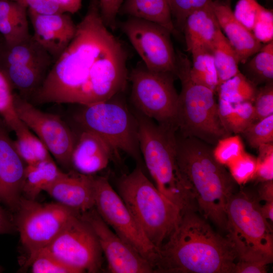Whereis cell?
I'll return each mask as SVG.
<instances>
[{
    "mask_svg": "<svg viewBox=\"0 0 273 273\" xmlns=\"http://www.w3.org/2000/svg\"><path fill=\"white\" fill-rule=\"evenodd\" d=\"M126 61L124 47L102 19L98 0H91L73 39L30 102L86 105L108 100L125 87Z\"/></svg>",
    "mask_w": 273,
    "mask_h": 273,
    "instance_id": "cell-1",
    "label": "cell"
},
{
    "mask_svg": "<svg viewBox=\"0 0 273 273\" xmlns=\"http://www.w3.org/2000/svg\"><path fill=\"white\" fill-rule=\"evenodd\" d=\"M238 260L226 236L214 232L195 211H188L159 249L154 272L234 273Z\"/></svg>",
    "mask_w": 273,
    "mask_h": 273,
    "instance_id": "cell-2",
    "label": "cell"
},
{
    "mask_svg": "<svg viewBox=\"0 0 273 273\" xmlns=\"http://www.w3.org/2000/svg\"><path fill=\"white\" fill-rule=\"evenodd\" d=\"M176 160L179 170L192 192L197 210L224 231L226 207L235 193V181L214 158L208 144L176 133Z\"/></svg>",
    "mask_w": 273,
    "mask_h": 273,
    "instance_id": "cell-3",
    "label": "cell"
},
{
    "mask_svg": "<svg viewBox=\"0 0 273 273\" xmlns=\"http://www.w3.org/2000/svg\"><path fill=\"white\" fill-rule=\"evenodd\" d=\"M139 147L146 167L157 189L183 214L197 210L191 189L178 166L176 128L160 124L135 111Z\"/></svg>",
    "mask_w": 273,
    "mask_h": 273,
    "instance_id": "cell-4",
    "label": "cell"
},
{
    "mask_svg": "<svg viewBox=\"0 0 273 273\" xmlns=\"http://www.w3.org/2000/svg\"><path fill=\"white\" fill-rule=\"evenodd\" d=\"M118 194L145 234L159 249L177 226L183 213L138 166L117 184Z\"/></svg>",
    "mask_w": 273,
    "mask_h": 273,
    "instance_id": "cell-5",
    "label": "cell"
},
{
    "mask_svg": "<svg viewBox=\"0 0 273 273\" xmlns=\"http://www.w3.org/2000/svg\"><path fill=\"white\" fill-rule=\"evenodd\" d=\"M176 75L181 82L178 94L175 124L179 134L193 137L208 144L231 135L224 127L219 118L218 103L214 92L194 82L189 70L191 64L183 54H176Z\"/></svg>",
    "mask_w": 273,
    "mask_h": 273,
    "instance_id": "cell-6",
    "label": "cell"
},
{
    "mask_svg": "<svg viewBox=\"0 0 273 273\" xmlns=\"http://www.w3.org/2000/svg\"><path fill=\"white\" fill-rule=\"evenodd\" d=\"M257 196L233 193L226 207L225 236L234 245L238 259L272 261L273 235L263 216Z\"/></svg>",
    "mask_w": 273,
    "mask_h": 273,
    "instance_id": "cell-7",
    "label": "cell"
},
{
    "mask_svg": "<svg viewBox=\"0 0 273 273\" xmlns=\"http://www.w3.org/2000/svg\"><path fill=\"white\" fill-rule=\"evenodd\" d=\"M115 96L105 101L81 105L74 115V121L82 129L102 139L113 153L123 152L142 164L136 116Z\"/></svg>",
    "mask_w": 273,
    "mask_h": 273,
    "instance_id": "cell-8",
    "label": "cell"
},
{
    "mask_svg": "<svg viewBox=\"0 0 273 273\" xmlns=\"http://www.w3.org/2000/svg\"><path fill=\"white\" fill-rule=\"evenodd\" d=\"M53 63L52 57L32 35L14 46L0 42V70L13 89L29 101L41 86Z\"/></svg>",
    "mask_w": 273,
    "mask_h": 273,
    "instance_id": "cell-9",
    "label": "cell"
},
{
    "mask_svg": "<svg viewBox=\"0 0 273 273\" xmlns=\"http://www.w3.org/2000/svg\"><path fill=\"white\" fill-rule=\"evenodd\" d=\"M14 221L29 256L48 246L81 212L58 202L40 203L22 197Z\"/></svg>",
    "mask_w": 273,
    "mask_h": 273,
    "instance_id": "cell-10",
    "label": "cell"
},
{
    "mask_svg": "<svg viewBox=\"0 0 273 273\" xmlns=\"http://www.w3.org/2000/svg\"><path fill=\"white\" fill-rule=\"evenodd\" d=\"M173 74L151 71L145 66L131 72V99L136 111L157 123L174 127L178 94Z\"/></svg>",
    "mask_w": 273,
    "mask_h": 273,
    "instance_id": "cell-11",
    "label": "cell"
},
{
    "mask_svg": "<svg viewBox=\"0 0 273 273\" xmlns=\"http://www.w3.org/2000/svg\"><path fill=\"white\" fill-rule=\"evenodd\" d=\"M94 193L95 208L103 220L155 269L159 249L149 240L107 178L94 175Z\"/></svg>",
    "mask_w": 273,
    "mask_h": 273,
    "instance_id": "cell-12",
    "label": "cell"
},
{
    "mask_svg": "<svg viewBox=\"0 0 273 273\" xmlns=\"http://www.w3.org/2000/svg\"><path fill=\"white\" fill-rule=\"evenodd\" d=\"M41 250L76 273L98 272L102 268L103 253L98 240L81 213L70 221L56 238Z\"/></svg>",
    "mask_w": 273,
    "mask_h": 273,
    "instance_id": "cell-13",
    "label": "cell"
},
{
    "mask_svg": "<svg viewBox=\"0 0 273 273\" xmlns=\"http://www.w3.org/2000/svg\"><path fill=\"white\" fill-rule=\"evenodd\" d=\"M14 96L20 120L42 141L62 167L70 169L76 138L69 126L59 115L41 111L16 93Z\"/></svg>",
    "mask_w": 273,
    "mask_h": 273,
    "instance_id": "cell-14",
    "label": "cell"
},
{
    "mask_svg": "<svg viewBox=\"0 0 273 273\" xmlns=\"http://www.w3.org/2000/svg\"><path fill=\"white\" fill-rule=\"evenodd\" d=\"M121 27L147 69L176 75V54L168 30L156 23L131 17Z\"/></svg>",
    "mask_w": 273,
    "mask_h": 273,
    "instance_id": "cell-15",
    "label": "cell"
},
{
    "mask_svg": "<svg viewBox=\"0 0 273 273\" xmlns=\"http://www.w3.org/2000/svg\"><path fill=\"white\" fill-rule=\"evenodd\" d=\"M94 231L111 273L154 272L151 263L120 238L106 223L95 207L81 213Z\"/></svg>",
    "mask_w": 273,
    "mask_h": 273,
    "instance_id": "cell-16",
    "label": "cell"
},
{
    "mask_svg": "<svg viewBox=\"0 0 273 273\" xmlns=\"http://www.w3.org/2000/svg\"><path fill=\"white\" fill-rule=\"evenodd\" d=\"M34 40L52 57L54 62L64 52L76 30L70 14H39L27 10Z\"/></svg>",
    "mask_w": 273,
    "mask_h": 273,
    "instance_id": "cell-17",
    "label": "cell"
},
{
    "mask_svg": "<svg viewBox=\"0 0 273 273\" xmlns=\"http://www.w3.org/2000/svg\"><path fill=\"white\" fill-rule=\"evenodd\" d=\"M26 164L0 124V201L16 212L22 197Z\"/></svg>",
    "mask_w": 273,
    "mask_h": 273,
    "instance_id": "cell-18",
    "label": "cell"
},
{
    "mask_svg": "<svg viewBox=\"0 0 273 273\" xmlns=\"http://www.w3.org/2000/svg\"><path fill=\"white\" fill-rule=\"evenodd\" d=\"M44 192L57 202L81 213L95 207L94 175L65 172Z\"/></svg>",
    "mask_w": 273,
    "mask_h": 273,
    "instance_id": "cell-19",
    "label": "cell"
},
{
    "mask_svg": "<svg viewBox=\"0 0 273 273\" xmlns=\"http://www.w3.org/2000/svg\"><path fill=\"white\" fill-rule=\"evenodd\" d=\"M113 152L110 147L94 133L82 129L71 157V166L85 175H95L108 166Z\"/></svg>",
    "mask_w": 273,
    "mask_h": 273,
    "instance_id": "cell-20",
    "label": "cell"
},
{
    "mask_svg": "<svg viewBox=\"0 0 273 273\" xmlns=\"http://www.w3.org/2000/svg\"><path fill=\"white\" fill-rule=\"evenodd\" d=\"M212 7L219 26L237 53L240 63H245L259 51L261 42L236 18L229 5L212 1Z\"/></svg>",
    "mask_w": 273,
    "mask_h": 273,
    "instance_id": "cell-21",
    "label": "cell"
},
{
    "mask_svg": "<svg viewBox=\"0 0 273 273\" xmlns=\"http://www.w3.org/2000/svg\"><path fill=\"white\" fill-rule=\"evenodd\" d=\"M219 28L212 1L191 13L187 17L183 29L187 51L200 47L210 49Z\"/></svg>",
    "mask_w": 273,
    "mask_h": 273,
    "instance_id": "cell-22",
    "label": "cell"
},
{
    "mask_svg": "<svg viewBox=\"0 0 273 273\" xmlns=\"http://www.w3.org/2000/svg\"><path fill=\"white\" fill-rule=\"evenodd\" d=\"M27 9L9 0H0V35L5 44L14 46L31 37Z\"/></svg>",
    "mask_w": 273,
    "mask_h": 273,
    "instance_id": "cell-23",
    "label": "cell"
},
{
    "mask_svg": "<svg viewBox=\"0 0 273 273\" xmlns=\"http://www.w3.org/2000/svg\"><path fill=\"white\" fill-rule=\"evenodd\" d=\"M236 18L261 42L273 38V14L257 0H239L233 11Z\"/></svg>",
    "mask_w": 273,
    "mask_h": 273,
    "instance_id": "cell-24",
    "label": "cell"
},
{
    "mask_svg": "<svg viewBox=\"0 0 273 273\" xmlns=\"http://www.w3.org/2000/svg\"><path fill=\"white\" fill-rule=\"evenodd\" d=\"M129 17L156 23L171 33L174 27L169 0H124L119 10Z\"/></svg>",
    "mask_w": 273,
    "mask_h": 273,
    "instance_id": "cell-25",
    "label": "cell"
},
{
    "mask_svg": "<svg viewBox=\"0 0 273 273\" xmlns=\"http://www.w3.org/2000/svg\"><path fill=\"white\" fill-rule=\"evenodd\" d=\"M64 173L52 158L26 165L22 195L35 200L41 192L45 191Z\"/></svg>",
    "mask_w": 273,
    "mask_h": 273,
    "instance_id": "cell-26",
    "label": "cell"
},
{
    "mask_svg": "<svg viewBox=\"0 0 273 273\" xmlns=\"http://www.w3.org/2000/svg\"><path fill=\"white\" fill-rule=\"evenodd\" d=\"M210 50L217 73L218 87L240 72V61L237 53L220 28L216 32Z\"/></svg>",
    "mask_w": 273,
    "mask_h": 273,
    "instance_id": "cell-27",
    "label": "cell"
},
{
    "mask_svg": "<svg viewBox=\"0 0 273 273\" xmlns=\"http://www.w3.org/2000/svg\"><path fill=\"white\" fill-rule=\"evenodd\" d=\"M190 52L192 56V64L189 70L191 79L215 93L217 91L218 82L210 49L197 47Z\"/></svg>",
    "mask_w": 273,
    "mask_h": 273,
    "instance_id": "cell-28",
    "label": "cell"
},
{
    "mask_svg": "<svg viewBox=\"0 0 273 273\" xmlns=\"http://www.w3.org/2000/svg\"><path fill=\"white\" fill-rule=\"evenodd\" d=\"M15 148L26 165L52 158L42 141L24 124L15 131Z\"/></svg>",
    "mask_w": 273,
    "mask_h": 273,
    "instance_id": "cell-29",
    "label": "cell"
},
{
    "mask_svg": "<svg viewBox=\"0 0 273 273\" xmlns=\"http://www.w3.org/2000/svg\"><path fill=\"white\" fill-rule=\"evenodd\" d=\"M245 75L255 86L273 81V41L266 43L245 65Z\"/></svg>",
    "mask_w": 273,
    "mask_h": 273,
    "instance_id": "cell-30",
    "label": "cell"
},
{
    "mask_svg": "<svg viewBox=\"0 0 273 273\" xmlns=\"http://www.w3.org/2000/svg\"><path fill=\"white\" fill-rule=\"evenodd\" d=\"M257 89L256 86L239 72L220 84L217 91L219 99L236 104L244 102L253 103Z\"/></svg>",
    "mask_w": 273,
    "mask_h": 273,
    "instance_id": "cell-31",
    "label": "cell"
},
{
    "mask_svg": "<svg viewBox=\"0 0 273 273\" xmlns=\"http://www.w3.org/2000/svg\"><path fill=\"white\" fill-rule=\"evenodd\" d=\"M14 93L8 79L0 70V116L5 124L15 131L24 123L16 113Z\"/></svg>",
    "mask_w": 273,
    "mask_h": 273,
    "instance_id": "cell-32",
    "label": "cell"
},
{
    "mask_svg": "<svg viewBox=\"0 0 273 273\" xmlns=\"http://www.w3.org/2000/svg\"><path fill=\"white\" fill-rule=\"evenodd\" d=\"M25 266H30L32 273H76L73 269L43 250L29 256Z\"/></svg>",
    "mask_w": 273,
    "mask_h": 273,
    "instance_id": "cell-33",
    "label": "cell"
},
{
    "mask_svg": "<svg viewBox=\"0 0 273 273\" xmlns=\"http://www.w3.org/2000/svg\"><path fill=\"white\" fill-rule=\"evenodd\" d=\"M253 148L258 149L263 145L273 142V114L256 121L242 133Z\"/></svg>",
    "mask_w": 273,
    "mask_h": 273,
    "instance_id": "cell-34",
    "label": "cell"
},
{
    "mask_svg": "<svg viewBox=\"0 0 273 273\" xmlns=\"http://www.w3.org/2000/svg\"><path fill=\"white\" fill-rule=\"evenodd\" d=\"M244 152L242 140L238 135H230L219 140L213 150L214 158L223 166H228Z\"/></svg>",
    "mask_w": 273,
    "mask_h": 273,
    "instance_id": "cell-35",
    "label": "cell"
},
{
    "mask_svg": "<svg viewBox=\"0 0 273 273\" xmlns=\"http://www.w3.org/2000/svg\"><path fill=\"white\" fill-rule=\"evenodd\" d=\"M257 164V159L245 151L227 166L234 181L242 185L254 178Z\"/></svg>",
    "mask_w": 273,
    "mask_h": 273,
    "instance_id": "cell-36",
    "label": "cell"
},
{
    "mask_svg": "<svg viewBox=\"0 0 273 273\" xmlns=\"http://www.w3.org/2000/svg\"><path fill=\"white\" fill-rule=\"evenodd\" d=\"M212 0H169L175 28L183 31L187 17L194 11L209 4Z\"/></svg>",
    "mask_w": 273,
    "mask_h": 273,
    "instance_id": "cell-37",
    "label": "cell"
},
{
    "mask_svg": "<svg viewBox=\"0 0 273 273\" xmlns=\"http://www.w3.org/2000/svg\"><path fill=\"white\" fill-rule=\"evenodd\" d=\"M253 104L256 121L273 114V81L257 89Z\"/></svg>",
    "mask_w": 273,
    "mask_h": 273,
    "instance_id": "cell-38",
    "label": "cell"
},
{
    "mask_svg": "<svg viewBox=\"0 0 273 273\" xmlns=\"http://www.w3.org/2000/svg\"><path fill=\"white\" fill-rule=\"evenodd\" d=\"M234 105L232 133H241L250 124L256 121L254 107L251 102H244Z\"/></svg>",
    "mask_w": 273,
    "mask_h": 273,
    "instance_id": "cell-39",
    "label": "cell"
},
{
    "mask_svg": "<svg viewBox=\"0 0 273 273\" xmlns=\"http://www.w3.org/2000/svg\"><path fill=\"white\" fill-rule=\"evenodd\" d=\"M124 0H98L102 19L108 27L113 28L117 14Z\"/></svg>",
    "mask_w": 273,
    "mask_h": 273,
    "instance_id": "cell-40",
    "label": "cell"
},
{
    "mask_svg": "<svg viewBox=\"0 0 273 273\" xmlns=\"http://www.w3.org/2000/svg\"><path fill=\"white\" fill-rule=\"evenodd\" d=\"M25 7L27 10L42 14L64 13L53 0H9Z\"/></svg>",
    "mask_w": 273,
    "mask_h": 273,
    "instance_id": "cell-41",
    "label": "cell"
},
{
    "mask_svg": "<svg viewBox=\"0 0 273 273\" xmlns=\"http://www.w3.org/2000/svg\"><path fill=\"white\" fill-rule=\"evenodd\" d=\"M254 178L263 182L273 179V154L258 157Z\"/></svg>",
    "mask_w": 273,
    "mask_h": 273,
    "instance_id": "cell-42",
    "label": "cell"
},
{
    "mask_svg": "<svg viewBox=\"0 0 273 273\" xmlns=\"http://www.w3.org/2000/svg\"><path fill=\"white\" fill-rule=\"evenodd\" d=\"M268 264L265 261L238 259L234 273H265Z\"/></svg>",
    "mask_w": 273,
    "mask_h": 273,
    "instance_id": "cell-43",
    "label": "cell"
},
{
    "mask_svg": "<svg viewBox=\"0 0 273 273\" xmlns=\"http://www.w3.org/2000/svg\"><path fill=\"white\" fill-rule=\"evenodd\" d=\"M218 108L219 118L223 126L231 134L233 127L234 105L219 99Z\"/></svg>",
    "mask_w": 273,
    "mask_h": 273,
    "instance_id": "cell-44",
    "label": "cell"
},
{
    "mask_svg": "<svg viewBox=\"0 0 273 273\" xmlns=\"http://www.w3.org/2000/svg\"><path fill=\"white\" fill-rule=\"evenodd\" d=\"M0 201V235L11 234L17 230L14 221L2 206Z\"/></svg>",
    "mask_w": 273,
    "mask_h": 273,
    "instance_id": "cell-45",
    "label": "cell"
},
{
    "mask_svg": "<svg viewBox=\"0 0 273 273\" xmlns=\"http://www.w3.org/2000/svg\"><path fill=\"white\" fill-rule=\"evenodd\" d=\"M259 200L265 202L273 201V181L272 180L261 182L258 190Z\"/></svg>",
    "mask_w": 273,
    "mask_h": 273,
    "instance_id": "cell-46",
    "label": "cell"
},
{
    "mask_svg": "<svg viewBox=\"0 0 273 273\" xmlns=\"http://www.w3.org/2000/svg\"><path fill=\"white\" fill-rule=\"evenodd\" d=\"M64 13L74 14L81 7L82 0H53Z\"/></svg>",
    "mask_w": 273,
    "mask_h": 273,
    "instance_id": "cell-47",
    "label": "cell"
},
{
    "mask_svg": "<svg viewBox=\"0 0 273 273\" xmlns=\"http://www.w3.org/2000/svg\"><path fill=\"white\" fill-rule=\"evenodd\" d=\"M260 210L264 218L269 223L273 220V201L265 202L263 205H260Z\"/></svg>",
    "mask_w": 273,
    "mask_h": 273,
    "instance_id": "cell-48",
    "label": "cell"
},
{
    "mask_svg": "<svg viewBox=\"0 0 273 273\" xmlns=\"http://www.w3.org/2000/svg\"><path fill=\"white\" fill-rule=\"evenodd\" d=\"M4 42V40H3V38L0 35V42Z\"/></svg>",
    "mask_w": 273,
    "mask_h": 273,
    "instance_id": "cell-49",
    "label": "cell"
},
{
    "mask_svg": "<svg viewBox=\"0 0 273 273\" xmlns=\"http://www.w3.org/2000/svg\"><path fill=\"white\" fill-rule=\"evenodd\" d=\"M3 271V267L0 266V272H2Z\"/></svg>",
    "mask_w": 273,
    "mask_h": 273,
    "instance_id": "cell-50",
    "label": "cell"
}]
</instances>
